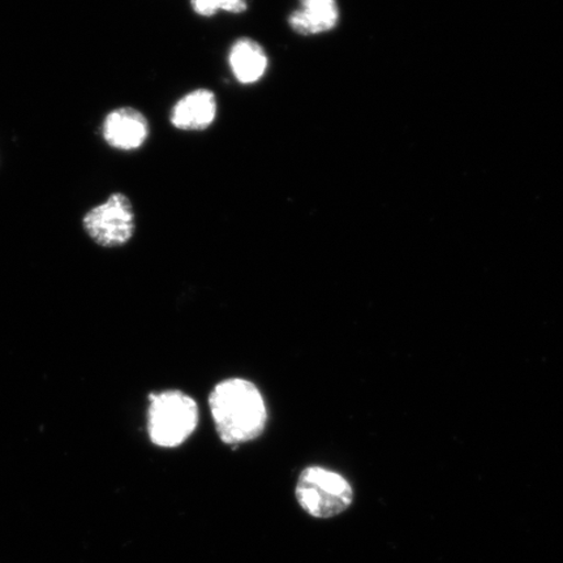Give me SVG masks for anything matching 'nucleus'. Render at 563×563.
<instances>
[{"instance_id": "8", "label": "nucleus", "mask_w": 563, "mask_h": 563, "mask_svg": "<svg viewBox=\"0 0 563 563\" xmlns=\"http://www.w3.org/2000/svg\"><path fill=\"white\" fill-rule=\"evenodd\" d=\"M229 65L238 82L251 86L263 79L269 58L256 40L241 37L230 48Z\"/></svg>"}, {"instance_id": "5", "label": "nucleus", "mask_w": 563, "mask_h": 563, "mask_svg": "<svg viewBox=\"0 0 563 563\" xmlns=\"http://www.w3.org/2000/svg\"><path fill=\"white\" fill-rule=\"evenodd\" d=\"M150 132L151 126L146 117L131 106L110 111L102 124L104 143L121 152L140 150L150 137Z\"/></svg>"}, {"instance_id": "1", "label": "nucleus", "mask_w": 563, "mask_h": 563, "mask_svg": "<svg viewBox=\"0 0 563 563\" xmlns=\"http://www.w3.org/2000/svg\"><path fill=\"white\" fill-rule=\"evenodd\" d=\"M209 407L218 438L227 445L255 441L265 431V399L250 379L232 377L217 384L210 393Z\"/></svg>"}, {"instance_id": "6", "label": "nucleus", "mask_w": 563, "mask_h": 563, "mask_svg": "<svg viewBox=\"0 0 563 563\" xmlns=\"http://www.w3.org/2000/svg\"><path fill=\"white\" fill-rule=\"evenodd\" d=\"M218 102L214 91L196 89L183 96L174 104L170 123L174 129L185 132H202L214 123Z\"/></svg>"}, {"instance_id": "4", "label": "nucleus", "mask_w": 563, "mask_h": 563, "mask_svg": "<svg viewBox=\"0 0 563 563\" xmlns=\"http://www.w3.org/2000/svg\"><path fill=\"white\" fill-rule=\"evenodd\" d=\"M82 228L91 241L103 249L125 245L136 232V213L130 197L111 194L108 200L84 216Z\"/></svg>"}, {"instance_id": "9", "label": "nucleus", "mask_w": 563, "mask_h": 563, "mask_svg": "<svg viewBox=\"0 0 563 563\" xmlns=\"http://www.w3.org/2000/svg\"><path fill=\"white\" fill-rule=\"evenodd\" d=\"M191 7L201 18H213L220 12L241 15L249 10V0H191Z\"/></svg>"}, {"instance_id": "3", "label": "nucleus", "mask_w": 563, "mask_h": 563, "mask_svg": "<svg viewBox=\"0 0 563 563\" xmlns=\"http://www.w3.org/2000/svg\"><path fill=\"white\" fill-rule=\"evenodd\" d=\"M295 496L302 510L320 519L340 516L354 501V490L346 478L319 466L301 471Z\"/></svg>"}, {"instance_id": "7", "label": "nucleus", "mask_w": 563, "mask_h": 563, "mask_svg": "<svg viewBox=\"0 0 563 563\" xmlns=\"http://www.w3.org/2000/svg\"><path fill=\"white\" fill-rule=\"evenodd\" d=\"M340 21L336 0H300V9L288 15L287 24L301 37L333 31Z\"/></svg>"}, {"instance_id": "2", "label": "nucleus", "mask_w": 563, "mask_h": 563, "mask_svg": "<svg viewBox=\"0 0 563 563\" xmlns=\"http://www.w3.org/2000/svg\"><path fill=\"white\" fill-rule=\"evenodd\" d=\"M196 400L180 390L152 393L147 408V434L154 445L174 449L183 445L199 427Z\"/></svg>"}]
</instances>
